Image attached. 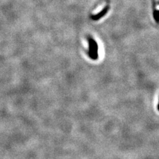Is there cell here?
I'll return each mask as SVG.
<instances>
[{
  "instance_id": "6da1fadb",
  "label": "cell",
  "mask_w": 159,
  "mask_h": 159,
  "mask_svg": "<svg viewBox=\"0 0 159 159\" xmlns=\"http://www.w3.org/2000/svg\"><path fill=\"white\" fill-rule=\"evenodd\" d=\"M89 43V52L88 54L90 58L93 60H96L97 59V51H98V47L96 40L92 37L88 38Z\"/></svg>"
}]
</instances>
